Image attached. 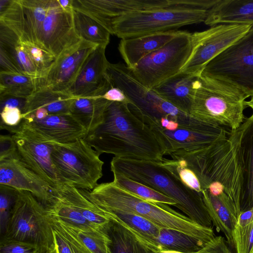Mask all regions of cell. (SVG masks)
<instances>
[{
  "instance_id": "6da1fadb",
  "label": "cell",
  "mask_w": 253,
  "mask_h": 253,
  "mask_svg": "<svg viewBox=\"0 0 253 253\" xmlns=\"http://www.w3.org/2000/svg\"><path fill=\"white\" fill-rule=\"evenodd\" d=\"M84 139L100 155L157 162L166 155L152 129L131 111L128 103L109 101L102 123Z\"/></svg>"
},
{
  "instance_id": "7a4b0ae2",
  "label": "cell",
  "mask_w": 253,
  "mask_h": 253,
  "mask_svg": "<svg viewBox=\"0 0 253 253\" xmlns=\"http://www.w3.org/2000/svg\"><path fill=\"white\" fill-rule=\"evenodd\" d=\"M172 160H182L196 174L203 190L213 196L226 195L237 216L241 213L242 177L236 144L230 132L225 140L209 147L171 153Z\"/></svg>"
},
{
  "instance_id": "3957f363",
  "label": "cell",
  "mask_w": 253,
  "mask_h": 253,
  "mask_svg": "<svg viewBox=\"0 0 253 253\" xmlns=\"http://www.w3.org/2000/svg\"><path fill=\"white\" fill-rule=\"evenodd\" d=\"M110 164L112 172L120 173L172 198L177 203L176 207L192 221L211 227L201 192L186 186L166 159L157 162L114 157Z\"/></svg>"
},
{
  "instance_id": "277c9868",
  "label": "cell",
  "mask_w": 253,
  "mask_h": 253,
  "mask_svg": "<svg viewBox=\"0 0 253 253\" xmlns=\"http://www.w3.org/2000/svg\"><path fill=\"white\" fill-rule=\"evenodd\" d=\"M89 194L101 208L133 213L150 220L161 228L174 229L207 243L215 235L211 227L199 225L168 205L143 199L125 190L113 181L98 185Z\"/></svg>"
},
{
  "instance_id": "5b68a950",
  "label": "cell",
  "mask_w": 253,
  "mask_h": 253,
  "mask_svg": "<svg viewBox=\"0 0 253 253\" xmlns=\"http://www.w3.org/2000/svg\"><path fill=\"white\" fill-rule=\"evenodd\" d=\"M219 0H171L165 7L132 12L115 19L113 35L122 39L177 30L205 22Z\"/></svg>"
},
{
  "instance_id": "8992f818",
  "label": "cell",
  "mask_w": 253,
  "mask_h": 253,
  "mask_svg": "<svg viewBox=\"0 0 253 253\" xmlns=\"http://www.w3.org/2000/svg\"><path fill=\"white\" fill-rule=\"evenodd\" d=\"M106 75L111 86L124 92L131 111L146 125L160 124L162 118H167L177 122L180 127L203 129L206 126V122L180 111L142 84L125 64L109 62Z\"/></svg>"
},
{
  "instance_id": "52a82bcc",
  "label": "cell",
  "mask_w": 253,
  "mask_h": 253,
  "mask_svg": "<svg viewBox=\"0 0 253 253\" xmlns=\"http://www.w3.org/2000/svg\"><path fill=\"white\" fill-rule=\"evenodd\" d=\"M247 98L234 86L200 74L193 83L189 114L204 122L234 130L245 119Z\"/></svg>"
},
{
  "instance_id": "ba28073f",
  "label": "cell",
  "mask_w": 253,
  "mask_h": 253,
  "mask_svg": "<svg viewBox=\"0 0 253 253\" xmlns=\"http://www.w3.org/2000/svg\"><path fill=\"white\" fill-rule=\"evenodd\" d=\"M51 158L61 184L93 190L103 175L100 155L84 138L61 143L51 142Z\"/></svg>"
},
{
  "instance_id": "9c48e42d",
  "label": "cell",
  "mask_w": 253,
  "mask_h": 253,
  "mask_svg": "<svg viewBox=\"0 0 253 253\" xmlns=\"http://www.w3.org/2000/svg\"><path fill=\"white\" fill-rule=\"evenodd\" d=\"M17 192L5 232L1 238L35 244L44 253H51L52 229L43 205L29 192Z\"/></svg>"
},
{
  "instance_id": "30bf717a",
  "label": "cell",
  "mask_w": 253,
  "mask_h": 253,
  "mask_svg": "<svg viewBox=\"0 0 253 253\" xmlns=\"http://www.w3.org/2000/svg\"><path fill=\"white\" fill-rule=\"evenodd\" d=\"M201 74L221 81L253 96V26L210 61Z\"/></svg>"
},
{
  "instance_id": "8fae6325",
  "label": "cell",
  "mask_w": 253,
  "mask_h": 253,
  "mask_svg": "<svg viewBox=\"0 0 253 253\" xmlns=\"http://www.w3.org/2000/svg\"><path fill=\"white\" fill-rule=\"evenodd\" d=\"M192 48V33L182 31L129 69L139 82L153 89L180 72Z\"/></svg>"
},
{
  "instance_id": "7c38bea8",
  "label": "cell",
  "mask_w": 253,
  "mask_h": 253,
  "mask_svg": "<svg viewBox=\"0 0 253 253\" xmlns=\"http://www.w3.org/2000/svg\"><path fill=\"white\" fill-rule=\"evenodd\" d=\"M252 26L218 24L192 33L193 48L180 72L199 75L207 64L247 34Z\"/></svg>"
},
{
  "instance_id": "4fadbf2b",
  "label": "cell",
  "mask_w": 253,
  "mask_h": 253,
  "mask_svg": "<svg viewBox=\"0 0 253 253\" xmlns=\"http://www.w3.org/2000/svg\"><path fill=\"white\" fill-rule=\"evenodd\" d=\"M19 159L53 189L61 184L51 158L52 143L23 121L12 134Z\"/></svg>"
},
{
  "instance_id": "5bb4252c",
  "label": "cell",
  "mask_w": 253,
  "mask_h": 253,
  "mask_svg": "<svg viewBox=\"0 0 253 253\" xmlns=\"http://www.w3.org/2000/svg\"><path fill=\"white\" fill-rule=\"evenodd\" d=\"M50 3L51 0H10L0 10V24L13 32L21 42L39 47V34Z\"/></svg>"
},
{
  "instance_id": "9a60e30c",
  "label": "cell",
  "mask_w": 253,
  "mask_h": 253,
  "mask_svg": "<svg viewBox=\"0 0 253 253\" xmlns=\"http://www.w3.org/2000/svg\"><path fill=\"white\" fill-rule=\"evenodd\" d=\"M97 46L81 39L66 48L55 59L44 77L34 79L35 91L46 89L67 92L86 60Z\"/></svg>"
},
{
  "instance_id": "2e32d148",
  "label": "cell",
  "mask_w": 253,
  "mask_h": 253,
  "mask_svg": "<svg viewBox=\"0 0 253 253\" xmlns=\"http://www.w3.org/2000/svg\"><path fill=\"white\" fill-rule=\"evenodd\" d=\"M147 125L164 147L166 155L206 148L225 140L230 134L223 126L215 125L200 129L179 126L175 130H167L159 124Z\"/></svg>"
},
{
  "instance_id": "e0dca14e",
  "label": "cell",
  "mask_w": 253,
  "mask_h": 253,
  "mask_svg": "<svg viewBox=\"0 0 253 253\" xmlns=\"http://www.w3.org/2000/svg\"><path fill=\"white\" fill-rule=\"evenodd\" d=\"M73 11L64 10L58 0H51L39 34V46L55 59L66 48L81 40L74 30Z\"/></svg>"
},
{
  "instance_id": "ac0fdd59",
  "label": "cell",
  "mask_w": 253,
  "mask_h": 253,
  "mask_svg": "<svg viewBox=\"0 0 253 253\" xmlns=\"http://www.w3.org/2000/svg\"><path fill=\"white\" fill-rule=\"evenodd\" d=\"M0 185L29 192L43 205L52 197L53 189L19 159L17 152L0 160Z\"/></svg>"
},
{
  "instance_id": "d6986e66",
  "label": "cell",
  "mask_w": 253,
  "mask_h": 253,
  "mask_svg": "<svg viewBox=\"0 0 253 253\" xmlns=\"http://www.w3.org/2000/svg\"><path fill=\"white\" fill-rule=\"evenodd\" d=\"M105 49L97 46L86 60L67 91L74 98L100 97L111 87L106 76L109 62Z\"/></svg>"
},
{
  "instance_id": "ffe728a7",
  "label": "cell",
  "mask_w": 253,
  "mask_h": 253,
  "mask_svg": "<svg viewBox=\"0 0 253 253\" xmlns=\"http://www.w3.org/2000/svg\"><path fill=\"white\" fill-rule=\"evenodd\" d=\"M171 2V0H88L85 11L112 35V23L118 18L134 12L163 8Z\"/></svg>"
},
{
  "instance_id": "44dd1931",
  "label": "cell",
  "mask_w": 253,
  "mask_h": 253,
  "mask_svg": "<svg viewBox=\"0 0 253 253\" xmlns=\"http://www.w3.org/2000/svg\"><path fill=\"white\" fill-rule=\"evenodd\" d=\"M236 146L242 177L241 212L253 206V115L236 130H230Z\"/></svg>"
},
{
  "instance_id": "7402d4cb",
  "label": "cell",
  "mask_w": 253,
  "mask_h": 253,
  "mask_svg": "<svg viewBox=\"0 0 253 253\" xmlns=\"http://www.w3.org/2000/svg\"><path fill=\"white\" fill-rule=\"evenodd\" d=\"M22 121L50 142H72L84 138L87 134L86 129L70 113L48 115L41 120L23 119Z\"/></svg>"
},
{
  "instance_id": "603a6c76",
  "label": "cell",
  "mask_w": 253,
  "mask_h": 253,
  "mask_svg": "<svg viewBox=\"0 0 253 253\" xmlns=\"http://www.w3.org/2000/svg\"><path fill=\"white\" fill-rule=\"evenodd\" d=\"M182 31L173 30L122 39L118 50L126 66L131 69L144 57L162 47Z\"/></svg>"
},
{
  "instance_id": "cb8c5ba5",
  "label": "cell",
  "mask_w": 253,
  "mask_h": 253,
  "mask_svg": "<svg viewBox=\"0 0 253 253\" xmlns=\"http://www.w3.org/2000/svg\"><path fill=\"white\" fill-rule=\"evenodd\" d=\"M204 23L253 26V0H219L211 8Z\"/></svg>"
},
{
  "instance_id": "d4e9b609",
  "label": "cell",
  "mask_w": 253,
  "mask_h": 253,
  "mask_svg": "<svg viewBox=\"0 0 253 253\" xmlns=\"http://www.w3.org/2000/svg\"><path fill=\"white\" fill-rule=\"evenodd\" d=\"M201 193L213 226L223 234L227 243L234 247L232 235L238 216L229 198L226 195L211 196L207 190H203Z\"/></svg>"
},
{
  "instance_id": "484cf974",
  "label": "cell",
  "mask_w": 253,
  "mask_h": 253,
  "mask_svg": "<svg viewBox=\"0 0 253 253\" xmlns=\"http://www.w3.org/2000/svg\"><path fill=\"white\" fill-rule=\"evenodd\" d=\"M199 75L179 72L153 90L180 111L189 114L193 83Z\"/></svg>"
},
{
  "instance_id": "4316f807",
  "label": "cell",
  "mask_w": 253,
  "mask_h": 253,
  "mask_svg": "<svg viewBox=\"0 0 253 253\" xmlns=\"http://www.w3.org/2000/svg\"><path fill=\"white\" fill-rule=\"evenodd\" d=\"M74 206L84 217L97 229L104 231L110 219L90 197L89 191L62 184L55 189Z\"/></svg>"
},
{
  "instance_id": "83f0119b",
  "label": "cell",
  "mask_w": 253,
  "mask_h": 253,
  "mask_svg": "<svg viewBox=\"0 0 253 253\" xmlns=\"http://www.w3.org/2000/svg\"><path fill=\"white\" fill-rule=\"evenodd\" d=\"M110 219L104 231L110 240L112 253H158L127 226Z\"/></svg>"
},
{
  "instance_id": "f1b7e54d",
  "label": "cell",
  "mask_w": 253,
  "mask_h": 253,
  "mask_svg": "<svg viewBox=\"0 0 253 253\" xmlns=\"http://www.w3.org/2000/svg\"><path fill=\"white\" fill-rule=\"evenodd\" d=\"M52 191V198L43 205L48 217L82 230L102 231L97 229L87 221L78 210L56 189H54Z\"/></svg>"
},
{
  "instance_id": "f546056e",
  "label": "cell",
  "mask_w": 253,
  "mask_h": 253,
  "mask_svg": "<svg viewBox=\"0 0 253 253\" xmlns=\"http://www.w3.org/2000/svg\"><path fill=\"white\" fill-rule=\"evenodd\" d=\"M74 98L66 92H60L43 89L35 91L27 98L23 112V118L38 109H44L49 115L70 113Z\"/></svg>"
},
{
  "instance_id": "4dcf8cb0",
  "label": "cell",
  "mask_w": 253,
  "mask_h": 253,
  "mask_svg": "<svg viewBox=\"0 0 253 253\" xmlns=\"http://www.w3.org/2000/svg\"><path fill=\"white\" fill-rule=\"evenodd\" d=\"M101 208L108 218L123 223L135 232L158 253L161 251L156 243L161 228L147 219L133 213Z\"/></svg>"
},
{
  "instance_id": "1f68e13d",
  "label": "cell",
  "mask_w": 253,
  "mask_h": 253,
  "mask_svg": "<svg viewBox=\"0 0 253 253\" xmlns=\"http://www.w3.org/2000/svg\"><path fill=\"white\" fill-rule=\"evenodd\" d=\"M108 102L100 97L75 98L70 113L86 129L87 133L102 123Z\"/></svg>"
},
{
  "instance_id": "d6a6232c",
  "label": "cell",
  "mask_w": 253,
  "mask_h": 253,
  "mask_svg": "<svg viewBox=\"0 0 253 253\" xmlns=\"http://www.w3.org/2000/svg\"><path fill=\"white\" fill-rule=\"evenodd\" d=\"M0 48L10 56L21 74L35 79L37 70L17 36L5 26L0 24Z\"/></svg>"
},
{
  "instance_id": "836d02e7",
  "label": "cell",
  "mask_w": 253,
  "mask_h": 253,
  "mask_svg": "<svg viewBox=\"0 0 253 253\" xmlns=\"http://www.w3.org/2000/svg\"><path fill=\"white\" fill-rule=\"evenodd\" d=\"M73 16L74 30L80 39L106 47L111 35L106 29L90 17L74 9Z\"/></svg>"
},
{
  "instance_id": "e575fe53",
  "label": "cell",
  "mask_w": 253,
  "mask_h": 253,
  "mask_svg": "<svg viewBox=\"0 0 253 253\" xmlns=\"http://www.w3.org/2000/svg\"><path fill=\"white\" fill-rule=\"evenodd\" d=\"M156 243L161 251L170 250L184 253L196 252L207 244L182 232L168 228L160 229Z\"/></svg>"
},
{
  "instance_id": "d590c367",
  "label": "cell",
  "mask_w": 253,
  "mask_h": 253,
  "mask_svg": "<svg viewBox=\"0 0 253 253\" xmlns=\"http://www.w3.org/2000/svg\"><path fill=\"white\" fill-rule=\"evenodd\" d=\"M112 173L113 182L130 193L150 202L176 207L177 203L174 200L163 193L120 173Z\"/></svg>"
},
{
  "instance_id": "8d00e7d4",
  "label": "cell",
  "mask_w": 253,
  "mask_h": 253,
  "mask_svg": "<svg viewBox=\"0 0 253 253\" xmlns=\"http://www.w3.org/2000/svg\"><path fill=\"white\" fill-rule=\"evenodd\" d=\"M51 218L77 239L90 253H112L110 240L104 231H84Z\"/></svg>"
},
{
  "instance_id": "74e56055",
  "label": "cell",
  "mask_w": 253,
  "mask_h": 253,
  "mask_svg": "<svg viewBox=\"0 0 253 253\" xmlns=\"http://www.w3.org/2000/svg\"><path fill=\"white\" fill-rule=\"evenodd\" d=\"M35 91L32 77L20 73L0 72V94L27 98Z\"/></svg>"
},
{
  "instance_id": "f35d334b",
  "label": "cell",
  "mask_w": 253,
  "mask_h": 253,
  "mask_svg": "<svg viewBox=\"0 0 253 253\" xmlns=\"http://www.w3.org/2000/svg\"><path fill=\"white\" fill-rule=\"evenodd\" d=\"M48 217V216H47ZM52 229L53 248L51 253H90L73 236L48 217Z\"/></svg>"
},
{
  "instance_id": "ab89813d",
  "label": "cell",
  "mask_w": 253,
  "mask_h": 253,
  "mask_svg": "<svg viewBox=\"0 0 253 253\" xmlns=\"http://www.w3.org/2000/svg\"><path fill=\"white\" fill-rule=\"evenodd\" d=\"M21 43L37 70V79L44 77L54 63L55 57L32 43Z\"/></svg>"
},
{
  "instance_id": "60d3db41",
  "label": "cell",
  "mask_w": 253,
  "mask_h": 253,
  "mask_svg": "<svg viewBox=\"0 0 253 253\" xmlns=\"http://www.w3.org/2000/svg\"><path fill=\"white\" fill-rule=\"evenodd\" d=\"M17 195V190L0 185V230L2 236L5 232Z\"/></svg>"
},
{
  "instance_id": "b9f144b4",
  "label": "cell",
  "mask_w": 253,
  "mask_h": 253,
  "mask_svg": "<svg viewBox=\"0 0 253 253\" xmlns=\"http://www.w3.org/2000/svg\"><path fill=\"white\" fill-rule=\"evenodd\" d=\"M38 245L31 243L1 238L0 253H43Z\"/></svg>"
},
{
  "instance_id": "7bdbcfd3",
  "label": "cell",
  "mask_w": 253,
  "mask_h": 253,
  "mask_svg": "<svg viewBox=\"0 0 253 253\" xmlns=\"http://www.w3.org/2000/svg\"><path fill=\"white\" fill-rule=\"evenodd\" d=\"M0 128L10 131L17 127L23 119L22 111L18 108L4 107L0 110Z\"/></svg>"
},
{
  "instance_id": "ee69618b",
  "label": "cell",
  "mask_w": 253,
  "mask_h": 253,
  "mask_svg": "<svg viewBox=\"0 0 253 253\" xmlns=\"http://www.w3.org/2000/svg\"><path fill=\"white\" fill-rule=\"evenodd\" d=\"M167 161L175 169L181 181L189 188L198 192L202 191L200 182L196 174L190 169L179 166L173 160Z\"/></svg>"
},
{
  "instance_id": "f6af8a7d",
  "label": "cell",
  "mask_w": 253,
  "mask_h": 253,
  "mask_svg": "<svg viewBox=\"0 0 253 253\" xmlns=\"http://www.w3.org/2000/svg\"><path fill=\"white\" fill-rule=\"evenodd\" d=\"M193 253H233L221 236H215L199 251Z\"/></svg>"
},
{
  "instance_id": "bcb514c9",
  "label": "cell",
  "mask_w": 253,
  "mask_h": 253,
  "mask_svg": "<svg viewBox=\"0 0 253 253\" xmlns=\"http://www.w3.org/2000/svg\"><path fill=\"white\" fill-rule=\"evenodd\" d=\"M16 146L11 135L0 136V160L9 158L16 153Z\"/></svg>"
},
{
  "instance_id": "7dc6e473",
  "label": "cell",
  "mask_w": 253,
  "mask_h": 253,
  "mask_svg": "<svg viewBox=\"0 0 253 253\" xmlns=\"http://www.w3.org/2000/svg\"><path fill=\"white\" fill-rule=\"evenodd\" d=\"M27 98L17 97L8 94H0V109L4 107L18 108L23 112Z\"/></svg>"
},
{
  "instance_id": "c3c4849f",
  "label": "cell",
  "mask_w": 253,
  "mask_h": 253,
  "mask_svg": "<svg viewBox=\"0 0 253 253\" xmlns=\"http://www.w3.org/2000/svg\"><path fill=\"white\" fill-rule=\"evenodd\" d=\"M0 72L21 74L10 56L1 48H0Z\"/></svg>"
},
{
  "instance_id": "681fc988",
  "label": "cell",
  "mask_w": 253,
  "mask_h": 253,
  "mask_svg": "<svg viewBox=\"0 0 253 253\" xmlns=\"http://www.w3.org/2000/svg\"><path fill=\"white\" fill-rule=\"evenodd\" d=\"M100 97L109 101L124 102L129 104V101L124 92L117 87L111 86Z\"/></svg>"
},
{
  "instance_id": "f907efd6",
  "label": "cell",
  "mask_w": 253,
  "mask_h": 253,
  "mask_svg": "<svg viewBox=\"0 0 253 253\" xmlns=\"http://www.w3.org/2000/svg\"><path fill=\"white\" fill-rule=\"evenodd\" d=\"M61 8L66 11H72L73 10V0H58Z\"/></svg>"
},
{
  "instance_id": "816d5d0a",
  "label": "cell",
  "mask_w": 253,
  "mask_h": 253,
  "mask_svg": "<svg viewBox=\"0 0 253 253\" xmlns=\"http://www.w3.org/2000/svg\"><path fill=\"white\" fill-rule=\"evenodd\" d=\"M179 126V124L174 121L169 120L168 125L165 129L169 130H175Z\"/></svg>"
},
{
  "instance_id": "f5cc1de1",
  "label": "cell",
  "mask_w": 253,
  "mask_h": 253,
  "mask_svg": "<svg viewBox=\"0 0 253 253\" xmlns=\"http://www.w3.org/2000/svg\"><path fill=\"white\" fill-rule=\"evenodd\" d=\"M245 105L247 107H250L253 111V96L251 97L250 100L246 101ZM252 115H253V113Z\"/></svg>"
},
{
  "instance_id": "db71d44e",
  "label": "cell",
  "mask_w": 253,
  "mask_h": 253,
  "mask_svg": "<svg viewBox=\"0 0 253 253\" xmlns=\"http://www.w3.org/2000/svg\"><path fill=\"white\" fill-rule=\"evenodd\" d=\"M158 253H184L174 251L163 250V251L159 252Z\"/></svg>"
},
{
  "instance_id": "11a10c76",
  "label": "cell",
  "mask_w": 253,
  "mask_h": 253,
  "mask_svg": "<svg viewBox=\"0 0 253 253\" xmlns=\"http://www.w3.org/2000/svg\"><path fill=\"white\" fill-rule=\"evenodd\" d=\"M50 253L49 252H45V253Z\"/></svg>"
}]
</instances>
